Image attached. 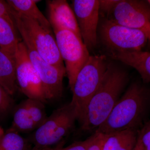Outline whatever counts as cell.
<instances>
[{
    "mask_svg": "<svg viewBox=\"0 0 150 150\" xmlns=\"http://www.w3.org/2000/svg\"><path fill=\"white\" fill-rule=\"evenodd\" d=\"M128 76L123 70L108 65L99 88L89 102L81 129L95 130L106 120L121 98Z\"/></svg>",
    "mask_w": 150,
    "mask_h": 150,
    "instance_id": "6da1fadb",
    "label": "cell"
},
{
    "mask_svg": "<svg viewBox=\"0 0 150 150\" xmlns=\"http://www.w3.org/2000/svg\"><path fill=\"white\" fill-rule=\"evenodd\" d=\"M148 98L144 89L133 83L121 97L104 123L95 132L103 134L137 130L146 110Z\"/></svg>",
    "mask_w": 150,
    "mask_h": 150,
    "instance_id": "7a4b0ae2",
    "label": "cell"
},
{
    "mask_svg": "<svg viewBox=\"0 0 150 150\" xmlns=\"http://www.w3.org/2000/svg\"><path fill=\"white\" fill-rule=\"evenodd\" d=\"M108 66L105 56H90L77 76L71 91L73 96L70 103L74 108L81 124L88 103L99 88Z\"/></svg>",
    "mask_w": 150,
    "mask_h": 150,
    "instance_id": "3957f363",
    "label": "cell"
},
{
    "mask_svg": "<svg viewBox=\"0 0 150 150\" xmlns=\"http://www.w3.org/2000/svg\"><path fill=\"white\" fill-rule=\"evenodd\" d=\"M76 120V111L70 103L54 110L30 137L32 150H48L58 145L73 130Z\"/></svg>",
    "mask_w": 150,
    "mask_h": 150,
    "instance_id": "277c9868",
    "label": "cell"
},
{
    "mask_svg": "<svg viewBox=\"0 0 150 150\" xmlns=\"http://www.w3.org/2000/svg\"><path fill=\"white\" fill-rule=\"evenodd\" d=\"M11 9L16 26L23 41L31 44L46 62L61 69H65L51 29Z\"/></svg>",
    "mask_w": 150,
    "mask_h": 150,
    "instance_id": "5b68a950",
    "label": "cell"
},
{
    "mask_svg": "<svg viewBox=\"0 0 150 150\" xmlns=\"http://www.w3.org/2000/svg\"><path fill=\"white\" fill-rule=\"evenodd\" d=\"M52 28L59 53L64 62L69 87L71 91L78 74L90 55L82 38L74 33L61 27Z\"/></svg>",
    "mask_w": 150,
    "mask_h": 150,
    "instance_id": "8992f818",
    "label": "cell"
},
{
    "mask_svg": "<svg viewBox=\"0 0 150 150\" xmlns=\"http://www.w3.org/2000/svg\"><path fill=\"white\" fill-rule=\"evenodd\" d=\"M103 42L112 52L141 51L148 43L147 33L117 24L109 19L100 28Z\"/></svg>",
    "mask_w": 150,
    "mask_h": 150,
    "instance_id": "52a82bcc",
    "label": "cell"
},
{
    "mask_svg": "<svg viewBox=\"0 0 150 150\" xmlns=\"http://www.w3.org/2000/svg\"><path fill=\"white\" fill-rule=\"evenodd\" d=\"M16 74L18 89L27 98L48 101L40 77L33 67L23 41L19 43L15 55Z\"/></svg>",
    "mask_w": 150,
    "mask_h": 150,
    "instance_id": "ba28073f",
    "label": "cell"
},
{
    "mask_svg": "<svg viewBox=\"0 0 150 150\" xmlns=\"http://www.w3.org/2000/svg\"><path fill=\"white\" fill-rule=\"evenodd\" d=\"M23 42L27 48L30 60L40 77L47 99H59L63 95V80L66 75V69H61L46 62L31 44Z\"/></svg>",
    "mask_w": 150,
    "mask_h": 150,
    "instance_id": "9c48e42d",
    "label": "cell"
},
{
    "mask_svg": "<svg viewBox=\"0 0 150 150\" xmlns=\"http://www.w3.org/2000/svg\"><path fill=\"white\" fill-rule=\"evenodd\" d=\"M110 14L109 19L115 23L148 33L150 25V6L144 1L119 0Z\"/></svg>",
    "mask_w": 150,
    "mask_h": 150,
    "instance_id": "30bf717a",
    "label": "cell"
},
{
    "mask_svg": "<svg viewBox=\"0 0 150 150\" xmlns=\"http://www.w3.org/2000/svg\"><path fill=\"white\" fill-rule=\"evenodd\" d=\"M72 8L76 16L81 37L88 50L97 43V30L99 19L98 0H74Z\"/></svg>",
    "mask_w": 150,
    "mask_h": 150,
    "instance_id": "8fae6325",
    "label": "cell"
},
{
    "mask_svg": "<svg viewBox=\"0 0 150 150\" xmlns=\"http://www.w3.org/2000/svg\"><path fill=\"white\" fill-rule=\"evenodd\" d=\"M47 118L44 103L27 98L15 108L11 125L7 131L19 134L34 131Z\"/></svg>",
    "mask_w": 150,
    "mask_h": 150,
    "instance_id": "7c38bea8",
    "label": "cell"
},
{
    "mask_svg": "<svg viewBox=\"0 0 150 150\" xmlns=\"http://www.w3.org/2000/svg\"><path fill=\"white\" fill-rule=\"evenodd\" d=\"M46 3L48 20L51 28L61 27L69 30L81 38L74 12L67 1L48 0Z\"/></svg>",
    "mask_w": 150,
    "mask_h": 150,
    "instance_id": "4fadbf2b",
    "label": "cell"
},
{
    "mask_svg": "<svg viewBox=\"0 0 150 150\" xmlns=\"http://www.w3.org/2000/svg\"><path fill=\"white\" fill-rule=\"evenodd\" d=\"M113 59L123 62L137 70L143 80L150 82V52L142 51L112 52Z\"/></svg>",
    "mask_w": 150,
    "mask_h": 150,
    "instance_id": "5bb4252c",
    "label": "cell"
},
{
    "mask_svg": "<svg viewBox=\"0 0 150 150\" xmlns=\"http://www.w3.org/2000/svg\"><path fill=\"white\" fill-rule=\"evenodd\" d=\"M0 85L12 96L18 89L15 57L0 49Z\"/></svg>",
    "mask_w": 150,
    "mask_h": 150,
    "instance_id": "9a60e30c",
    "label": "cell"
},
{
    "mask_svg": "<svg viewBox=\"0 0 150 150\" xmlns=\"http://www.w3.org/2000/svg\"><path fill=\"white\" fill-rule=\"evenodd\" d=\"M36 0H8L7 2L14 11L20 14L32 19L44 27L51 29L48 19L38 7Z\"/></svg>",
    "mask_w": 150,
    "mask_h": 150,
    "instance_id": "2e32d148",
    "label": "cell"
},
{
    "mask_svg": "<svg viewBox=\"0 0 150 150\" xmlns=\"http://www.w3.org/2000/svg\"><path fill=\"white\" fill-rule=\"evenodd\" d=\"M17 31L15 25L0 17V49L13 57L21 41Z\"/></svg>",
    "mask_w": 150,
    "mask_h": 150,
    "instance_id": "e0dca14e",
    "label": "cell"
},
{
    "mask_svg": "<svg viewBox=\"0 0 150 150\" xmlns=\"http://www.w3.org/2000/svg\"><path fill=\"white\" fill-rule=\"evenodd\" d=\"M29 143L19 134L6 131L0 137V150H30Z\"/></svg>",
    "mask_w": 150,
    "mask_h": 150,
    "instance_id": "ac0fdd59",
    "label": "cell"
},
{
    "mask_svg": "<svg viewBox=\"0 0 150 150\" xmlns=\"http://www.w3.org/2000/svg\"><path fill=\"white\" fill-rule=\"evenodd\" d=\"M128 130L104 134L102 150H118L123 142L135 131Z\"/></svg>",
    "mask_w": 150,
    "mask_h": 150,
    "instance_id": "d6986e66",
    "label": "cell"
},
{
    "mask_svg": "<svg viewBox=\"0 0 150 150\" xmlns=\"http://www.w3.org/2000/svg\"><path fill=\"white\" fill-rule=\"evenodd\" d=\"M14 105L13 96L0 85V121H3L6 118Z\"/></svg>",
    "mask_w": 150,
    "mask_h": 150,
    "instance_id": "ffe728a7",
    "label": "cell"
},
{
    "mask_svg": "<svg viewBox=\"0 0 150 150\" xmlns=\"http://www.w3.org/2000/svg\"><path fill=\"white\" fill-rule=\"evenodd\" d=\"M135 150H150V121L138 131Z\"/></svg>",
    "mask_w": 150,
    "mask_h": 150,
    "instance_id": "44dd1931",
    "label": "cell"
},
{
    "mask_svg": "<svg viewBox=\"0 0 150 150\" xmlns=\"http://www.w3.org/2000/svg\"><path fill=\"white\" fill-rule=\"evenodd\" d=\"M0 17L6 19L16 25L12 13V9L6 1L0 0Z\"/></svg>",
    "mask_w": 150,
    "mask_h": 150,
    "instance_id": "7402d4cb",
    "label": "cell"
},
{
    "mask_svg": "<svg viewBox=\"0 0 150 150\" xmlns=\"http://www.w3.org/2000/svg\"><path fill=\"white\" fill-rule=\"evenodd\" d=\"M91 137V141L88 150H102L104 134L95 132Z\"/></svg>",
    "mask_w": 150,
    "mask_h": 150,
    "instance_id": "603a6c76",
    "label": "cell"
},
{
    "mask_svg": "<svg viewBox=\"0 0 150 150\" xmlns=\"http://www.w3.org/2000/svg\"><path fill=\"white\" fill-rule=\"evenodd\" d=\"M138 131L134 132L123 142L118 150H135L137 144Z\"/></svg>",
    "mask_w": 150,
    "mask_h": 150,
    "instance_id": "cb8c5ba5",
    "label": "cell"
},
{
    "mask_svg": "<svg viewBox=\"0 0 150 150\" xmlns=\"http://www.w3.org/2000/svg\"><path fill=\"white\" fill-rule=\"evenodd\" d=\"M91 140V136L84 141L76 142L67 147H63L62 150H88Z\"/></svg>",
    "mask_w": 150,
    "mask_h": 150,
    "instance_id": "d4e9b609",
    "label": "cell"
},
{
    "mask_svg": "<svg viewBox=\"0 0 150 150\" xmlns=\"http://www.w3.org/2000/svg\"><path fill=\"white\" fill-rule=\"evenodd\" d=\"M119 0H100L99 2V11L110 14Z\"/></svg>",
    "mask_w": 150,
    "mask_h": 150,
    "instance_id": "484cf974",
    "label": "cell"
},
{
    "mask_svg": "<svg viewBox=\"0 0 150 150\" xmlns=\"http://www.w3.org/2000/svg\"><path fill=\"white\" fill-rule=\"evenodd\" d=\"M65 141H62L61 143H59L58 145L55 146L54 147L51 148L48 150H62V148L64 147V145Z\"/></svg>",
    "mask_w": 150,
    "mask_h": 150,
    "instance_id": "4316f807",
    "label": "cell"
},
{
    "mask_svg": "<svg viewBox=\"0 0 150 150\" xmlns=\"http://www.w3.org/2000/svg\"><path fill=\"white\" fill-rule=\"evenodd\" d=\"M148 43L149 45L150 46V25L149 28V30L148 32Z\"/></svg>",
    "mask_w": 150,
    "mask_h": 150,
    "instance_id": "83f0119b",
    "label": "cell"
},
{
    "mask_svg": "<svg viewBox=\"0 0 150 150\" xmlns=\"http://www.w3.org/2000/svg\"><path fill=\"white\" fill-rule=\"evenodd\" d=\"M5 132L4 131V129L2 128L1 126H0V137H1L4 134Z\"/></svg>",
    "mask_w": 150,
    "mask_h": 150,
    "instance_id": "f1b7e54d",
    "label": "cell"
},
{
    "mask_svg": "<svg viewBox=\"0 0 150 150\" xmlns=\"http://www.w3.org/2000/svg\"><path fill=\"white\" fill-rule=\"evenodd\" d=\"M149 3V4L150 6V0H149V1H147Z\"/></svg>",
    "mask_w": 150,
    "mask_h": 150,
    "instance_id": "f546056e",
    "label": "cell"
},
{
    "mask_svg": "<svg viewBox=\"0 0 150 150\" xmlns=\"http://www.w3.org/2000/svg\"><path fill=\"white\" fill-rule=\"evenodd\" d=\"M32 150V149H31V150Z\"/></svg>",
    "mask_w": 150,
    "mask_h": 150,
    "instance_id": "4dcf8cb0",
    "label": "cell"
}]
</instances>
